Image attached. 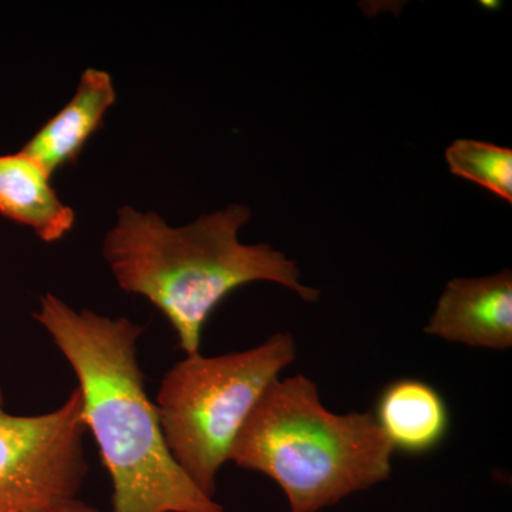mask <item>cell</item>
<instances>
[{
  "label": "cell",
  "mask_w": 512,
  "mask_h": 512,
  "mask_svg": "<svg viewBox=\"0 0 512 512\" xmlns=\"http://www.w3.org/2000/svg\"><path fill=\"white\" fill-rule=\"evenodd\" d=\"M451 174L512 202V150L476 140H457L446 150Z\"/></svg>",
  "instance_id": "30bf717a"
},
{
  "label": "cell",
  "mask_w": 512,
  "mask_h": 512,
  "mask_svg": "<svg viewBox=\"0 0 512 512\" xmlns=\"http://www.w3.org/2000/svg\"><path fill=\"white\" fill-rule=\"evenodd\" d=\"M117 100L116 87L104 70H84L76 93L59 113L50 117L26 141L22 153L42 165L50 175L74 165Z\"/></svg>",
  "instance_id": "52a82bcc"
},
{
  "label": "cell",
  "mask_w": 512,
  "mask_h": 512,
  "mask_svg": "<svg viewBox=\"0 0 512 512\" xmlns=\"http://www.w3.org/2000/svg\"><path fill=\"white\" fill-rule=\"evenodd\" d=\"M372 413L336 414L303 375L276 379L239 431L229 461L274 480L291 512H319L392 474Z\"/></svg>",
  "instance_id": "3957f363"
},
{
  "label": "cell",
  "mask_w": 512,
  "mask_h": 512,
  "mask_svg": "<svg viewBox=\"0 0 512 512\" xmlns=\"http://www.w3.org/2000/svg\"><path fill=\"white\" fill-rule=\"evenodd\" d=\"M424 332L470 348H512V274L448 282Z\"/></svg>",
  "instance_id": "8992f818"
},
{
  "label": "cell",
  "mask_w": 512,
  "mask_h": 512,
  "mask_svg": "<svg viewBox=\"0 0 512 512\" xmlns=\"http://www.w3.org/2000/svg\"><path fill=\"white\" fill-rule=\"evenodd\" d=\"M372 414L393 451L407 456L437 450L451 427L443 394L430 383L409 377L386 384Z\"/></svg>",
  "instance_id": "ba28073f"
},
{
  "label": "cell",
  "mask_w": 512,
  "mask_h": 512,
  "mask_svg": "<svg viewBox=\"0 0 512 512\" xmlns=\"http://www.w3.org/2000/svg\"><path fill=\"white\" fill-rule=\"evenodd\" d=\"M82 400L36 416L6 412L0 392V512H36L76 498L89 474Z\"/></svg>",
  "instance_id": "5b68a950"
},
{
  "label": "cell",
  "mask_w": 512,
  "mask_h": 512,
  "mask_svg": "<svg viewBox=\"0 0 512 512\" xmlns=\"http://www.w3.org/2000/svg\"><path fill=\"white\" fill-rule=\"evenodd\" d=\"M33 318L79 382L82 421L113 484L110 512H225L168 450L138 362L143 326L89 309L76 311L52 292L40 298Z\"/></svg>",
  "instance_id": "6da1fadb"
},
{
  "label": "cell",
  "mask_w": 512,
  "mask_h": 512,
  "mask_svg": "<svg viewBox=\"0 0 512 512\" xmlns=\"http://www.w3.org/2000/svg\"><path fill=\"white\" fill-rule=\"evenodd\" d=\"M296 359L291 333L221 356H187L160 383L158 419L175 463L214 498L217 476L239 431L279 373Z\"/></svg>",
  "instance_id": "277c9868"
},
{
  "label": "cell",
  "mask_w": 512,
  "mask_h": 512,
  "mask_svg": "<svg viewBox=\"0 0 512 512\" xmlns=\"http://www.w3.org/2000/svg\"><path fill=\"white\" fill-rule=\"evenodd\" d=\"M249 218L248 207L234 204L173 228L157 212L127 205L104 237L103 256L121 291L156 306L187 356L201 353L212 312L241 286L274 282L305 302H318L320 292L302 284L295 261L271 245L239 242Z\"/></svg>",
  "instance_id": "7a4b0ae2"
},
{
  "label": "cell",
  "mask_w": 512,
  "mask_h": 512,
  "mask_svg": "<svg viewBox=\"0 0 512 512\" xmlns=\"http://www.w3.org/2000/svg\"><path fill=\"white\" fill-rule=\"evenodd\" d=\"M0 215L57 242L74 228L76 214L52 185V175L22 151L0 156Z\"/></svg>",
  "instance_id": "9c48e42d"
},
{
  "label": "cell",
  "mask_w": 512,
  "mask_h": 512,
  "mask_svg": "<svg viewBox=\"0 0 512 512\" xmlns=\"http://www.w3.org/2000/svg\"><path fill=\"white\" fill-rule=\"evenodd\" d=\"M36 512H104V511L99 510V508L93 507V505L83 503V501L77 500V498H72V500L62 501V503L50 505V507L43 508V510H39Z\"/></svg>",
  "instance_id": "8fae6325"
}]
</instances>
